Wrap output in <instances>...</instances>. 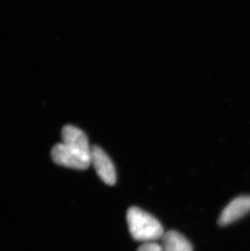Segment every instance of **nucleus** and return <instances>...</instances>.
Listing matches in <instances>:
<instances>
[{
	"label": "nucleus",
	"mask_w": 250,
	"mask_h": 251,
	"mask_svg": "<svg viewBox=\"0 0 250 251\" xmlns=\"http://www.w3.org/2000/svg\"><path fill=\"white\" fill-rule=\"evenodd\" d=\"M91 164L105 184L108 185L116 184L117 179L116 168L111 159L101 147L98 146L91 147Z\"/></svg>",
	"instance_id": "7ed1b4c3"
},
{
	"label": "nucleus",
	"mask_w": 250,
	"mask_h": 251,
	"mask_svg": "<svg viewBox=\"0 0 250 251\" xmlns=\"http://www.w3.org/2000/svg\"><path fill=\"white\" fill-rule=\"evenodd\" d=\"M53 161L59 166L85 170L91 164V151H87L64 142L55 145L51 151Z\"/></svg>",
	"instance_id": "f03ea898"
},
{
	"label": "nucleus",
	"mask_w": 250,
	"mask_h": 251,
	"mask_svg": "<svg viewBox=\"0 0 250 251\" xmlns=\"http://www.w3.org/2000/svg\"><path fill=\"white\" fill-rule=\"evenodd\" d=\"M127 223L130 234L138 242H153L163 238L164 235L160 222L137 206H131L127 210Z\"/></svg>",
	"instance_id": "f257e3e1"
},
{
	"label": "nucleus",
	"mask_w": 250,
	"mask_h": 251,
	"mask_svg": "<svg viewBox=\"0 0 250 251\" xmlns=\"http://www.w3.org/2000/svg\"><path fill=\"white\" fill-rule=\"evenodd\" d=\"M137 251H163V250L162 245L157 244L155 242H149L142 245Z\"/></svg>",
	"instance_id": "423d86ee"
},
{
	"label": "nucleus",
	"mask_w": 250,
	"mask_h": 251,
	"mask_svg": "<svg viewBox=\"0 0 250 251\" xmlns=\"http://www.w3.org/2000/svg\"><path fill=\"white\" fill-rule=\"evenodd\" d=\"M162 247L163 251H194L190 242L174 230L164 233L162 238Z\"/></svg>",
	"instance_id": "39448f33"
},
{
	"label": "nucleus",
	"mask_w": 250,
	"mask_h": 251,
	"mask_svg": "<svg viewBox=\"0 0 250 251\" xmlns=\"http://www.w3.org/2000/svg\"><path fill=\"white\" fill-rule=\"evenodd\" d=\"M250 211V196H240L226 206L220 215L218 224L225 226L246 216Z\"/></svg>",
	"instance_id": "20e7f679"
}]
</instances>
